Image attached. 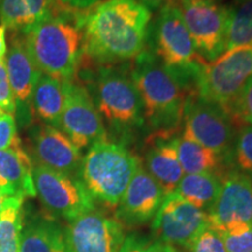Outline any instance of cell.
<instances>
[{
    "label": "cell",
    "mask_w": 252,
    "mask_h": 252,
    "mask_svg": "<svg viewBox=\"0 0 252 252\" xmlns=\"http://www.w3.org/2000/svg\"><path fill=\"white\" fill-rule=\"evenodd\" d=\"M152 13L138 0H104L84 11L83 53L96 65L134 60L147 45Z\"/></svg>",
    "instance_id": "6da1fadb"
},
{
    "label": "cell",
    "mask_w": 252,
    "mask_h": 252,
    "mask_svg": "<svg viewBox=\"0 0 252 252\" xmlns=\"http://www.w3.org/2000/svg\"><path fill=\"white\" fill-rule=\"evenodd\" d=\"M83 80L105 125L108 135L127 147L144 130L143 104L132 81L130 68L123 64L86 69Z\"/></svg>",
    "instance_id": "7a4b0ae2"
},
{
    "label": "cell",
    "mask_w": 252,
    "mask_h": 252,
    "mask_svg": "<svg viewBox=\"0 0 252 252\" xmlns=\"http://www.w3.org/2000/svg\"><path fill=\"white\" fill-rule=\"evenodd\" d=\"M130 74L139 94L146 130L180 134L186 100L194 90L163 67L149 48L133 60Z\"/></svg>",
    "instance_id": "3957f363"
},
{
    "label": "cell",
    "mask_w": 252,
    "mask_h": 252,
    "mask_svg": "<svg viewBox=\"0 0 252 252\" xmlns=\"http://www.w3.org/2000/svg\"><path fill=\"white\" fill-rule=\"evenodd\" d=\"M83 15L61 6L52 17L23 33L25 45L42 74L74 81L83 63Z\"/></svg>",
    "instance_id": "277c9868"
},
{
    "label": "cell",
    "mask_w": 252,
    "mask_h": 252,
    "mask_svg": "<svg viewBox=\"0 0 252 252\" xmlns=\"http://www.w3.org/2000/svg\"><path fill=\"white\" fill-rule=\"evenodd\" d=\"M140 163L139 158L124 145L98 141L82 158L78 179L94 202L116 210Z\"/></svg>",
    "instance_id": "5b68a950"
},
{
    "label": "cell",
    "mask_w": 252,
    "mask_h": 252,
    "mask_svg": "<svg viewBox=\"0 0 252 252\" xmlns=\"http://www.w3.org/2000/svg\"><path fill=\"white\" fill-rule=\"evenodd\" d=\"M146 48L163 67L195 91L197 76L206 61L198 55L178 5L159 9L149 27Z\"/></svg>",
    "instance_id": "8992f818"
},
{
    "label": "cell",
    "mask_w": 252,
    "mask_h": 252,
    "mask_svg": "<svg viewBox=\"0 0 252 252\" xmlns=\"http://www.w3.org/2000/svg\"><path fill=\"white\" fill-rule=\"evenodd\" d=\"M184 134L212 150L228 167L232 166V152L237 126L222 106L191 93L186 100Z\"/></svg>",
    "instance_id": "52a82bcc"
},
{
    "label": "cell",
    "mask_w": 252,
    "mask_h": 252,
    "mask_svg": "<svg viewBox=\"0 0 252 252\" xmlns=\"http://www.w3.org/2000/svg\"><path fill=\"white\" fill-rule=\"evenodd\" d=\"M252 77V45L226 50L206 62L196 80L198 96L226 109Z\"/></svg>",
    "instance_id": "ba28073f"
},
{
    "label": "cell",
    "mask_w": 252,
    "mask_h": 252,
    "mask_svg": "<svg viewBox=\"0 0 252 252\" xmlns=\"http://www.w3.org/2000/svg\"><path fill=\"white\" fill-rule=\"evenodd\" d=\"M198 55L213 62L225 53L229 11L216 0H181L179 6Z\"/></svg>",
    "instance_id": "9c48e42d"
},
{
    "label": "cell",
    "mask_w": 252,
    "mask_h": 252,
    "mask_svg": "<svg viewBox=\"0 0 252 252\" xmlns=\"http://www.w3.org/2000/svg\"><path fill=\"white\" fill-rule=\"evenodd\" d=\"M33 181L41 203L54 216L70 222L96 209L94 200L78 176L33 165Z\"/></svg>",
    "instance_id": "30bf717a"
},
{
    "label": "cell",
    "mask_w": 252,
    "mask_h": 252,
    "mask_svg": "<svg viewBox=\"0 0 252 252\" xmlns=\"http://www.w3.org/2000/svg\"><path fill=\"white\" fill-rule=\"evenodd\" d=\"M60 130L78 150L89 149L94 143L109 140L98 110L82 83L65 81V102Z\"/></svg>",
    "instance_id": "8fae6325"
},
{
    "label": "cell",
    "mask_w": 252,
    "mask_h": 252,
    "mask_svg": "<svg viewBox=\"0 0 252 252\" xmlns=\"http://www.w3.org/2000/svg\"><path fill=\"white\" fill-rule=\"evenodd\" d=\"M208 225V214L176 193L166 195L153 220L158 238L174 248L188 249Z\"/></svg>",
    "instance_id": "7c38bea8"
},
{
    "label": "cell",
    "mask_w": 252,
    "mask_h": 252,
    "mask_svg": "<svg viewBox=\"0 0 252 252\" xmlns=\"http://www.w3.org/2000/svg\"><path fill=\"white\" fill-rule=\"evenodd\" d=\"M64 234L70 252H118L125 239L124 226L96 209L70 220Z\"/></svg>",
    "instance_id": "4fadbf2b"
},
{
    "label": "cell",
    "mask_w": 252,
    "mask_h": 252,
    "mask_svg": "<svg viewBox=\"0 0 252 252\" xmlns=\"http://www.w3.org/2000/svg\"><path fill=\"white\" fill-rule=\"evenodd\" d=\"M6 55L5 64L15 103V122L20 128L30 127L34 123L32 110L34 88L42 72L31 58L21 33L12 37Z\"/></svg>",
    "instance_id": "5bb4252c"
},
{
    "label": "cell",
    "mask_w": 252,
    "mask_h": 252,
    "mask_svg": "<svg viewBox=\"0 0 252 252\" xmlns=\"http://www.w3.org/2000/svg\"><path fill=\"white\" fill-rule=\"evenodd\" d=\"M165 196L160 185L140 163L116 208L115 219L130 229L147 224L154 220Z\"/></svg>",
    "instance_id": "9a60e30c"
},
{
    "label": "cell",
    "mask_w": 252,
    "mask_h": 252,
    "mask_svg": "<svg viewBox=\"0 0 252 252\" xmlns=\"http://www.w3.org/2000/svg\"><path fill=\"white\" fill-rule=\"evenodd\" d=\"M208 219L215 229L242 223L252 224V178L236 168L228 169Z\"/></svg>",
    "instance_id": "2e32d148"
},
{
    "label": "cell",
    "mask_w": 252,
    "mask_h": 252,
    "mask_svg": "<svg viewBox=\"0 0 252 252\" xmlns=\"http://www.w3.org/2000/svg\"><path fill=\"white\" fill-rule=\"evenodd\" d=\"M30 139L35 165L78 176L82 153L58 127L42 123L30 126Z\"/></svg>",
    "instance_id": "e0dca14e"
},
{
    "label": "cell",
    "mask_w": 252,
    "mask_h": 252,
    "mask_svg": "<svg viewBox=\"0 0 252 252\" xmlns=\"http://www.w3.org/2000/svg\"><path fill=\"white\" fill-rule=\"evenodd\" d=\"M176 135L152 133L146 139L145 169L160 185L165 195L174 193L185 175L174 145Z\"/></svg>",
    "instance_id": "ac0fdd59"
},
{
    "label": "cell",
    "mask_w": 252,
    "mask_h": 252,
    "mask_svg": "<svg viewBox=\"0 0 252 252\" xmlns=\"http://www.w3.org/2000/svg\"><path fill=\"white\" fill-rule=\"evenodd\" d=\"M0 193L4 197H35L33 163L21 143L0 150Z\"/></svg>",
    "instance_id": "d6986e66"
},
{
    "label": "cell",
    "mask_w": 252,
    "mask_h": 252,
    "mask_svg": "<svg viewBox=\"0 0 252 252\" xmlns=\"http://www.w3.org/2000/svg\"><path fill=\"white\" fill-rule=\"evenodd\" d=\"M59 5L58 0H0V24L23 34L52 17Z\"/></svg>",
    "instance_id": "ffe728a7"
},
{
    "label": "cell",
    "mask_w": 252,
    "mask_h": 252,
    "mask_svg": "<svg viewBox=\"0 0 252 252\" xmlns=\"http://www.w3.org/2000/svg\"><path fill=\"white\" fill-rule=\"evenodd\" d=\"M65 102V81L41 74L34 88L32 110L39 123L60 128Z\"/></svg>",
    "instance_id": "44dd1931"
},
{
    "label": "cell",
    "mask_w": 252,
    "mask_h": 252,
    "mask_svg": "<svg viewBox=\"0 0 252 252\" xmlns=\"http://www.w3.org/2000/svg\"><path fill=\"white\" fill-rule=\"evenodd\" d=\"M19 252H70L64 230L54 220L35 217L23 226Z\"/></svg>",
    "instance_id": "7402d4cb"
},
{
    "label": "cell",
    "mask_w": 252,
    "mask_h": 252,
    "mask_svg": "<svg viewBox=\"0 0 252 252\" xmlns=\"http://www.w3.org/2000/svg\"><path fill=\"white\" fill-rule=\"evenodd\" d=\"M174 145L178 153L179 161L185 174L197 173H215L223 175L230 169L212 150L207 149L184 134H178L174 138Z\"/></svg>",
    "instance_id": "603a6c76"
},
{
    "label": "cell",
    "mask_w": 252,
    "mask_h": 252,
    "mask_svg": "<svg viewBox=\"0 0 252 252\" xmlns=\"http://www.w3.org/2000/svg\"><path fill=\"white\" fill-rule=\"evenodd\" d=\"M223 175L215 173L185 174L174 193L208 214L220 193Z\"/></svg>",
    "instance_id": "cb8c5ba5"
},
{
    "label": "cell",
    "mask_w": 252,
    "mask_h": 252,
    "mask_svg": "<svg viewBox=\"0 0 252 252\" xmlns=\"http://www.w3.org/2000/svg\"><path fill=\"white\" fill-rule=\"evenodd\" d=\"M23 197H5L0 210V252H19L24 226Z\"/></svg>",
    "instance_id": "d4e9b609"
},
{
    "label": "cell",
    "mask_w": 252,
    "mask_h": 252,
    "mask_svg": "<svg viewBox=\"0 0 252 252\" xmlns=\"http://www.w3.org/2000/svg\"><path fill=\"white\" fill-rule=\"evenodd\" d=\"M228 11L226 50L252 45V0H232Z\"/></svg>",
    "instance_id": "484cf974"
},
{
    "label": "cell",
    "mask_w": 252,
    "mask_h": 252,
    "mask_svg": "<svg viewBox=\"0 0 252 252\" xmlns=\"http://www.w3.org/2000/svg\"><path fill=\"white\" fill-rule=\"evenodd\" d=\"M232 165L252 178V125L238 126L236 131Z\"/></svg>",
    "instance_id": "4316f807"
},
{
    "label": "cell",
    "mask_w": 252,
    "mask_h": 252,
    "mask_svg": "<svg viewBox=\"0 0 252 252\" xmlns=\"http://www.w3.org/2000/svg\"><path fill=\"white\" fill-rule=\"evenodd\" d=\"M226 252H252V224H234L216 229Z\"/></svg>",
    "instance_id": "83f0119b"
},
{
    "label": "cell",
    "mask_w": 252,
    "mask_h": 252,
    "mask_svg": "<svg viewBox=\"0 0 252 252\" xmlns=\"http://www.w3.org/2000/svg\"><path fill=\"white\" fill-rule=\"evenodd\" d=\"M225 111L237 127L242 125H252V77Z\"/></svg>",
    "instance_id": "f1b7e54d"
},
{
    "label": "cell",
    "mask_w": 252,
    "mask_h": 252,
    "mask_svg": "<svg viewBox=\"0 0 252 252\" xmlns=\"http://www.w3.org/2000/svg\"><path fill=\"white\" fill-rule=\"evenodd\" d=\"M188 250L189 252H226L220 232L210 224L196 236Z\"/></svg>",
    "instance_id": "f546056e"
},
{
    "label": "cell",
    "mask_w": 252,
    "mask_h": 252,
    "mask_svg": "<svg viewBox=\"0 0 252 252\" xmlns=\"http://www.w3.org/2000/svg\"><path fill=\"white\" fill-rule=\"evenodd\" d=\"M165 243L158 237L131 234L125 237L118 252H163Z\"/></svg>",
    "instance_id": "4dcf8cb0"
},
{
    "label": "cell",
    "mask_w": 252,
    "mask_h": 252,
    "mask_svg": "<svg viewBox=\"0 0 252 252\" xmlns=\"http://www.w3.org/2000/svg\"><path fill=\"white\" fill-rule=\"evenodd\" d=\"M13 115L0 109V150L13 147L20 143Z\"/></svg>",
    "instance_id": "1f68e13d"
},
{
    "label": "cell",
    "mask_w": 252,
    "mask_h": 252,
    "mask_svg": "<svg viewBox=\"0 0 252 252\" xmlns=\"http://www.w3.org/2000/svg\"><path fill=\"white\" fill-rule=\"evenodd\" d=\"M0 109L15 115V103L9 84L5 60H0Z\"/></svg>",
    "instance_id": "d6a6232c"
},
{
    "label": "cell",
    "mask_w": 252,
    "mask_h": 252,
    "mask_svg": "<svg viewBox=\"0 0 252 252\" xmlns=\"http://www.w3.org/2000/svg\"><path fill=\"white\" fill-rule=\"evenodd\" d=\"M58 1L63 7L83 12L98 4L100 0H58Z\"/></svg>",
    "instance_id": "836d02e7"
},
{
    "label": "cell",
    "mask_w": 252,
    "mask_h": 252,
    "mask_svg": "<svg viewBox=\"0 0 252 252\" xmlns=\"http://www.w3.org/2000/svg\"><path fill=\"white\" fill-rule=\"evenodd\" d=\"M138 1L141 2L150 11H159L163 6L176 4L175 0H138Z\"/></svg>",
    "instance_id": "e575fe53"
},
{
    "label": "cell",
    "mask_w": 252,
    "mask_h": 252,
    "mask_svg": "<svg viewBox=\"0 0 252 252\" xmlns=\"http://www.w3.org/2000/svg\"><path fill=\"white\" fill-rule=\"evenodd\" d=\"M7 54V43H6V28L0 25V60H5Z\"/></svg>",
    "instance_id": "d590c367"
},
{
    "label": "cell",
    "mask_w": 252,
    "mask_h": 252,
    "mask_svg": "<svg viewBox=\"0 0 252 252\" xmlns=\"http://www.w3.org/2000/svg\"><path fill=\"white\" fill-rule=\"evenodd\" d=\"M163 252H179V251H178V249L172 247V245L165 244V249H163Z\"/></svg>",
    "instance_id": "8d00e7d4"
},
{
    "label": "cell",
    "mask_w": 252,
    "mask_h": 252,
    "mask_svg": "<svg viewBox=\"0 0 252 252\" xmlns=\"http://www.w3.org/2000/svg\"><path fill=\"white\" fill-rule=\"evenodd\" d=\"M4 200H5L4 195H2L1 193H0V210H1V208H2V204H4Z\"/></svg>",
    "instance_id": "74e56055"
}]
</instances>
